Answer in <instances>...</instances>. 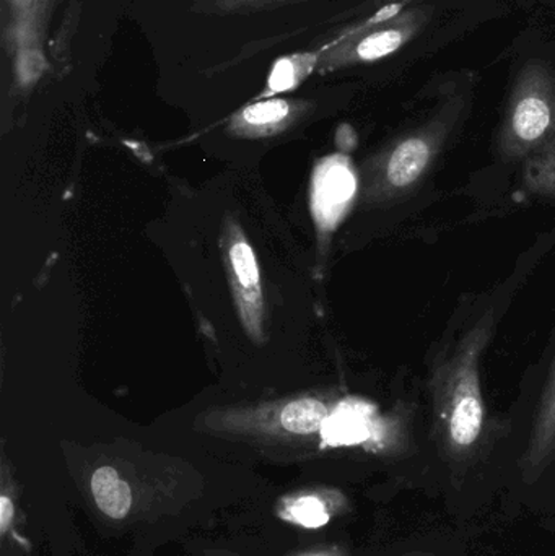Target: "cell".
Instances as JSON below:
<instances>
[{"mask_svg": "<svg viewBox=\"0 0 555 556\" xmlns=\"http://www.w3.org/2000/svg\"><path fill=\"white\" fill-rule=\"evenodd\" d=\"M328 417V408L323 402L316 399H300V401L290 402L283 408L280 421L290 433L312 434L321 431Z\"/></svg>", "mask_w": 555, "mask_h": 556, "instance_id": "obj_13", "label": "cell"}, {"mask_svg": "<svg viewBox=\"0 0 555 556\" xmlns=\"http://www.w3.org/2000/svg\"><path fill=\"white\" fill-rule=\"evenodd\" d=\"M91 495L98 509L110 519H126L133 509V490L114 467L94 470L90 480Z\"/></svg>", "mask_w": 555, "mask_h": 556, "instance_id": "obj_8", "label": "cell"}, {"mask_svg": "<svg viewBox=\"0 0 555 556\" xmlns=\"http://www.w3.org/2000/svg\"><path fill=\"white\" fill-rule=\"evenodd\" d=\"M78 20H80V2L72 0L68 3L64 20H62L61 28L55 31L51 41V67H54V71H68L71 42L75 31H77Z\"/></svg>", "mask_w": 555, "mask_h": 556, "instance_id": "obj_14", "label": "cell"}, {"mask_svg": "<svg viewBox=\"0 0 555 556\" xmlns=\"http://www.w3.org/2000/svg\"><path fill=\"white\" fill-rule=\"evenodd\" d=\"M432 10L426 7L384 5L370 18L349 26L336 41L319 49V74L374 64L409 45L426 28Z\"/></svg>", "mask_w": 555, "mask_h": 556, "instance_id": "obj_3", "label": "cell"}, {"mask_svg": "<svg viewBox=\"0 0 555 556\" xmlns=\"http://www.w3.org/2000/svg\"><path fill=\"white\" fill-rule=\"evenodd\" d=\"M365 417L352 407H341L326 418L321 428L323 440L329 446H351L370 438Z\"/></svg>", "mask_w": 555, "mask_h": 556, "instance_id": "obj_11", "label": "cell"}, {"mask_svg": "<svg viewBox=\"0 0 555 556\" xmlns=\"http://www.w3.org/2000/svg\"><path fill=\"white\" fill-rule=\"evenodd\" d=\"M468 101V94L463 93L450 98L422 126L388 147L378 160V189L384 198H406L419 188L465 114Z\"/></svg>", "mask_w": 555, "mask_h": 556, "instance_id": "obj_4", "label": "cell"}, {"mask_svg": "<svg viewBox=\"0 0 555 556\" xmlns=\"http://www.w3.org/2000/svg\"><path fill=\"white\" fill-rule=\"evenodd\" d=\"M555 459V358L543 395H541L540 407L534 418L533 430L527 451L521 459V472L525 482H533L541 476L550 464Z\"/></svg>", "mask_w": 555, "mask_h": 556, "instance_id": "obj_6", "label": "cell"}, {"mask_svg": "<svg viewBox=\"0 0 555 556\" xmlns=\"http://www.w3.org/2000/svg\"><path fill=\"white\" fill-rule=\"evenodd\" d=\"M555 137V71L533 61L518 72L499 132L502 159L525 160Z\"/></svg>", "mask_w": 555, "mask_h": 556, "instance_id": "obj_2", "label": "cell"}, {"mask_svg": "<svg viewBox=\"0 0 555 556\" xmlns=\"http://www.w3.org/2000/svg\"><path fill=\"white\" fill-rule=\"evenodd\" d=\"M62 0H2V48L10 59L45 52L49 25Z\"/></svg>", "mask_w": 555, "mask_h": 556, "instance_id": "obj_5", "label": "cell"}, {"mask_svg": "<svg viewBox=\"0 0 555 556\" xmlns=\"http://www.w3.org/2000/svg\"><path fill=\"white\" fill-rule=\"evenodd\" d=\"M492 333L494 317L488 311L463 336L452 355L433 368L430 378L433 431L442 450L453 459L469 456L484 431L481 362Z\"/></svg>", "mask_w": 555, "mask_h": 556, "instance_id": "obj_1", "label": "cell"}, {"mask_svg": "<svg viewBox=\"0 0 555 556\" xmlns=\"http://www.w3.org/2000/svg\"><path fill=\"white\" fill-rule=\"evenodd\" d=\"M404 556H436V555H430V554H419V552H416V554H407V555H404Z\"/></svg>", "mask_w": 555, "mask_h": 556, "instance_id": "obj_20", "label": "cell"}, {"mask_svg": "<svg viewBox=\"0 0 555 556\" xmlns=\"http://www.w3.org/2000/svg\"><path fill=\"white\" fill-rule=\"evenodd\" d=\"M286 518L306 529H318L331 519L328 503L316 495L300 496L287 506Z\"/></svg>", "mask_w": 555, "mask_h": 556, "instance_id": "obj_15", "label": "cell"}, {"mask_svg": "<svg viewBox=\"0 0 555 556\" xmlns=\"http://www.w3.org/2000/svg\"><path fill=\"white\" fill-rule=\"evenodd\" d=\"M198 9L207 13H254L266 10L279 9V7L292 5V3L305 2V0H194Z\"/></svg>", "mask_w": 555, "mask_h": 556, "instance_id": "obj_16", "label": "cell"}, {"mask_svg": "<svg viewBox=\"0 0 555 556\" xmlns=\"http://www.w3.org/2000/svg\"><path fill=\"white\" fill-rule=\"evenodd\" d=\"M212 556H214V555H212ZM218 556H225V555H218Z\"/></svg>", "mask_w": 555, "mask_h": 556, "instance_id": "obj_21", "label": "cell"}, {"mask_svg": "<svg viewBox=\"0 0 555 556\" xmlns=\"http://www.w3.org/2000/svg\"><path fill=\"white\" fill-rule=\"evenodd\" d=\"M319 55H321V51H306L276 59L269 75H267L263 98L299 88L313 72L318 71Z\"/></svg>", "mask_w": 555, "mask_h": 556, "instance_id": "obj_9", "label": "cell"}, {"mask_svg": "<svg viewBox=\"0 0 555 556\" xmlns=\"http://www.w3.org/2000/svg\"><path fill=\"white\" fill-rule=\"evenodd\" d=\"M13 515H15L13 502L5 493H2V496H0V534L5 535L9 532L10 525L13 522Z\"/></svg>", "mask_w": 555, "mask_h": 556, "instance_id": "obj_18", "label": "cell"}, {"mask_svg": "<svg viewBox=\"0 0 555 556\" xmlns=\"http://www.w3.org/2000/svg\"><path fill=\"white\" fill-rule=\"evenodd\" d=\"M305 104L302 101L283 100V98H266L263 101L248 104L238 113L235 126L241 130H266L277 129L290 123L297 113H302Z\"/></svg>", "mask_w": 555, "mask_h": 556, "instance_id": "obj_10", "label": "cell"}, {"mask_svg": "<svg viewBox=\"0 0 555 556\" xmlns=\"http://www.w3.org/2000/svg\"><path fill=\"white\" fill-rule=\"evenodd\" d=\"M524 185L533 194L555 198V137L524 160Z\"/></svg>", "mask_w": 555, "mask_h": 556, "instance_id": "obj_12", "label": "cell"}, {"mask_svg": "<svg viewBox=\"0 0 555 556\" xmlns=\"http://www.w3.org/2000/svg\"><path fill=\"white\" fill-rule=\"evenodd\" d=\"M354 176L348 169L344 160L335 156L326 160L315 175L313 205L318 220L332 225L341 215L342 207L354 194Z\"/></svg>", "mask_w": 555, "mask_h": 556, "instance_id": "obj_7", "label": "cell"}, {"mask_svg": "<svg viewBox=\"0 0 555 556\" xmlns=\"http://www.w3.org/2000/svg\"><path fill=\"white\" fill-rule=\"evenodd\" d=\"M420 2V0H371V5H411V3Z\"/></svg>", "mask_w": 555, "mask_h": 556, "instance_id": "obj_19", "label": "cell"}, {"mask_svg": "<svg viewBox=\"0 0 555 556\" xmlns=\"http://www.w3.org/2000/svg\"><path fill=\"white\" fill-rule=\"evenodd\" d=\"M231 264H234L235 274L238 276L241 285L251 287L260 280V270H257L256 257L250 244L240 241L231 248Z\"/></svg>", "mask_w": 555, "mask_h": 556, "instance_id": "obj_17", "label": "cell"}]
</instances>
